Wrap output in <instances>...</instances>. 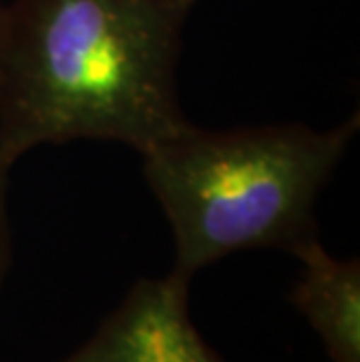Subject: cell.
Instances as JSON below:
<instances>
[{
  "label": "cell",
  "mask_w": 360,
  "mask_h": 362,
  "mask_svg": "<svg viewBox=\"0 0 360 362\" xmlns=\"http://www.w3.org/2000/svg\"><path fill=\"white\" fill-rule=\"evenodd\" d=\"M187 290L171 274L139 281L75 356L80 362H225L197 332Z\"/></svg>",
  "instance_id": "3957f363"
},
{
  "label": "cell",
  "mask_w": 360,
  "mask_h": 362,
  "mask_svg": "<svg viewBox=\"0 0 360 362\" xmlns=\"http://www.w3.org/2000/svg\"><path fill=\"white\" fill-rule=\"evenodd\" d=\"M10 168L0 161V288H3L5 274L10 269L12 257V236H10V218H7V185H10Z\"/></svg>",
  "instance_id": "5b68a950"
},
{
  "label": "cell",
  "mask_w": 360,
  "mask_h": 362,
  "mask_svg": "<svg viewBox=\"0 0 360 362\" xmlns=\"http://www.w3.org/2000/svg\"><path fill=\"white\" fill-rule=\"evenodd\" d=\"M3 10H5V0H0V21H3Z\"/></svg>",
  "instance_id": "52a82bcc"
},
{
  "label": "cell",
  "mask_w": 360,
  "mask_h": 362,
  "mask_svg": "<svg viewBox=\"0 0 360 362\" xmlns=\"http://www.w3.org/2000/svg\"><path fill=\"white\" fill-rule=\"evenodd\" d=\"M199 0H14L0 21V161L68 141L145 152L187 117L178 61Z\"/></svg>",
  "instance_id": "6da1fadb"
},
{
  "label": "cell",
  "mask_w": 360,
  "mask_h": 362,
  "mask_svg": "<svg viewBox=\"0 0 360 362\" xmlns=\"http://www.w3.org/2000/svg\"><path fill=\"white\" fill-rule=\"evenodd\" d=\"M295 255L302 264L290 302L320 337L330 362H360V262L332 257L320 238Z\"/></svg>",
  "instance_id": "277c9868"
},
{
  "label": "cell",
  "mask_w": 360,
  "mask_h": 362,
  "mask_svg": "<svg viewBox=\"0 0 360 362\" xmlns=\"http://www.w3.org/2000/svg\"><path fill=\"white\" fill-rule=\"evenodd\" d=\"M61 362H80V360H78V356H75V351H73L71 356H68V358H64V360H61Z\"/></svg>",
  "instance_id": "8992f818"
},
{
  "label": "cell",
  "mask_w": 360,
  "mask_h": 362,
  "mask_svg": "<svg viewBox=\"0 0 360 362\" xmlns=\"http://www.w3.org/2000/svg\"><path fill=\"white\" fill-rule=\"evenodd\" d=\"M358 131L304 124L213 131L185 122L141 152L143 175L173 232L171 274L197 272L241 250L293 252L318 236L316 202Z\"/></svg>",
  "instance_id": "7a4b0ae2"
}]
</instances>
